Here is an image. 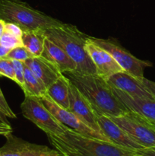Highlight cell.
<instances>
[{"label":"cell","mask_w":155,"mask_h":156,"mask_svg":"<svg viewBox=\"0 0 155 156\" xmlns=\"http://www.w3.org/2000/svg\"><path fill=\"white\" fill-rule=\"evenodd\" d=\"M63 74L88 99L97 114L117 117L129 111L115 97L107 81L98 75L76 71Z\"/></svg>","instance_id":"6da1fadb"},{"label":"cell","mask_w":155,"mask_h":156,"mask_svg":"<svg viewBox=\"0 0 155 156\" xmlns=\"http://www.w3.org/2000/svg\"><path fill=\"white\" fill-rule=\"evenodd\" d=\"M47 137L56 150L69 156H128L133 153V151L83 136L68 128L61 135Z\"/></svg>","instance_id":"7a4b0ae2"},{"label":"cell","mask_w":155,"mask_h":156,"mask_svg":"<svg viewBox=\"0 0 155 156\" xmlns=\"http://www.w3.org/2000/svg\"><path fill=\"white\" fill-rule=\"evenodd\" d=\"M44 30L47 37L61 47L75 62L76 72L83 74H97L95 66L84 48L89 37L75 26L63 22Z\"/></svg>","instance_id":"3957f363"},{"label":"cell","mask_w":155,"mask_h":156,"mask_svg":"<svg viewBox=\"0 0 155 156\" xmlns=\"http://www.w3.org/2000/svg\"><path fill=\"white\" fill-rule=\"evenodd\" d=\"M0 19L14 23L23 30L37 28L46 30L62 23L33 9L22 0H0Z\"/></svg>","instance_id":"277c9868"},{"label":"cell","mask_w":155,"mask_h":156,"mask_svg":"<svg viewBox=\"0 0 155 156\" xmlns=\"http://www.w3.org/2000/svg\"><path fill=\"white\" fill-rule=\"evenodd\" d=\"M21 109L23 116L46 135L59 136L68 129L51 114L38 98L25 96Z\"/></svg>","instance_id":"5b68a950"},{"label":"cell","mask_w":155,"mask_h":156,"mask_svg":"<svg viewBox=\"0 0 155 156\" xmlns=\"http://www.w3.org/2000/svg\"><path fill=\"white\" fill-rule=\"evenodd\" d=\"M109 118L143 148L155 146V126L137 113L129 111Z\"/></svg>","instance_id":"8992f818"},{"label":"cell","mask_w":155,"mask_h":156,"mask_svg":"<svg viewBox=\"0 0 155 156\" xmlns=\"http://www.w3.org/2000/svg\"><path fill=\"white\" fill-rule=\"evenodd\" d=\"M90 38L93 42L110 53L117 63L122 67L123 71L129 73L140 81H142L144 78V69L152 66L150 62L138 59L114 41L91 37H90Z\"/></svg>","instance_id":"52a82bcc"},{"label":"cell","mask_w":155,"mask_h":156,"mask_svg":"<svg viewBox=\"0 0 155 156\" xmlns=\"http://www.w3.org/2000/svg\"><path fill=\"white\" fill-rule=\"evenodd\" d=\"M40 99L44 105V106L51 112V114L60 123H62L64 126L68 127V129L75 131L83 136L112 143L106 136L100 133L97 131L94 130V129L88 126L81 120H80L74 113L70 111L68 109H65L59 106L47 94H45L43 97Z\"/></svg>","instance_id":"ba28073f"},{"label":"cell","mask_w":155,"mask_h":156,"mask_svg":"<svg viewBox=\"0 0 155 156\" xmlns=\"http://www.w3.org/2000/svg\"><path fill=\"white\" fill-rule=\"evenodd\" d=\"M5 137L6 143L0 148V156H51L59 152L46 146L30 143L12 134Z\"/></svg>","instance_id":"9c48e42d"},{"label":"cell","mask_w":155,"mask_h":156,"mask_svg":"<svg viewBox=\"0 0 155 156\" xmlns=\"http://www.w3.org/2000/svg\"><path fill=\"white\" fill-rule=\"evenodd\" d=\"M84 48L95 66L97 75L103 79L106 80L115 73L123 72L110 53L93 42L90 37L85 43Z\"/></svg>","instance_id":"30bf717a"},{"label":"cell","mask_w":155,"mask_h":156,"mask_svg":"<svg viewBox=\"0 0 155 156\" xmlns=\"http://www.w3.org/2000/svg\"><path fill=\"white\" fill-rule=\"evenodd\" d=\"M69 80V79H68ZM69 110L94 130L103 134L97 122V114L88 99L69 81ZM105 136V135H104Z\"/></svg>","instance_id":"8fae6325"},{"label":"cell","mask_w":155,"mask_h":156,"mask_svg":"<svg viewBox=\"0 0 155 156\" xmlns=\"http://www.w3.org/2000/svg\"><path fill=\"white\" fill-rule=\"evenodd\" d=\"M97 122L103 135L106 136L113 144L133 152L143 149L142 146L134 141L107 116L97 114Z\"/></svg>","instance_id":"7c38bea8"},{"label":"cell","mask_w":155,"mask_h":156,"mask_svg":"<svg viewBox=\"0 0 155 156\" xmlns=\"http://www.w3.org/2000/svg\"><path fill=\"white\" fill-rule=\"evenodd\" d=\"M111 88L115 97L128 111L137 113L155 126V100L132 97L114 87Z\"/></svg>","instance_id":"4fadbf2b"},{"label":"cell","mask_w":155,"mask_h":156,"mask_svg":"<svg viewBox=\"0 0 155 156\" xmlns=\"http://www.w3.org/2000/svg\"><path fill=\"white\" fill-rule=\"evenodd\" d=\"M106 81L111 86L132 97L155 100L147 91L141 81L126 72L115 73L106 79Z\"/></svg>","instance_id":"5bb4252c"},{"label":"cell","mask_w":155,"mask_h":156,"mask_svg":"<svg viewBox=\"0 0 155 156\" xmlns=\"http://www.w3.org/2000/svg\"><path fill=\"white\" fill-rule=\"evenodd\" d=\"M25 65L34 73L47 88L53 85L63 73L42 56H33L24 62Z\"/></svg>","instance_id":"9a60e30c"},{"label":"cell","mask_w":155,"mask_h":156,"mask_svg":"<svg viewBox=\"0 0 155 156\" xmlns=\"http://www.w3.org/2000/svg\"><path fill=\"white\" fill-rule=\"evenodd\" d=\"M41 56L56 66L62 73L74 72L77 66L71 58L46 37L44 43V49Z\"/></svg>","instance_id":"2e32d148"},{"label":"cell","mask_w":155,"mask_h":156,"mask_svg":"<svg viewBox=\"0 0 155 156\" xmlns=\"http://www.w3.org/2000/svg\"><path fill=\"white\" fill-rule=\"evenodd\" d=\"M46 94L59 106L69 109V80L64 74L47 88Z\"/></svg>","instance_id":"e0dca14e"},{"label":"cell","mask_w":155,"mask_h":156,"mask_svg":"<svg viewBox=\"0 0 155 156\" xmlns=\"http://www.w3.org/2000/svg\"><path fill=\"white\" fill-rule=\"evenodd\" d=\"M46 38L45 30L37 28L23 30V46L33 55V56H40L44 49V43Z\"/></svg>","instance_id":"ac0fdd59"},{"label":"cell","mask_w":155,"mask_h":156,"mask_svg":"<svg viewBox=\"0 0 155 156\" xmlns=\"http://www.w3.org/2000/svg\"><path fill=\"white\" fill-rule=\"evenodd\" d=\"M25 96H33L41 98L46 94V88L34 73L24 63V88Z\"/></svg>","instance_id":"d6986e66"},{"label":"cell","mask_w":155,"mask_h":156,"mask_svg":"<svg viewBox=\"0 0 155 156\" xmlns=\"http://www.w3.org/2000/svg\"><path fill=\"white\" fill-rule=\"evenodd\" d=\"M31 57H33V55L24 46H20L12 49L5 58L11 60H18L24 62Z\"/></svg>","instance_id":"ffe728a7"},{"label":"cell","mask_w":155,"mask_h":156,"mask_svg":"<svg viewBox=\"0 0 155 156\" xmlns=\"http://www.w3.org/2000/svg\"><path fill=\"white\" fill-rule=\"evenodd\" d=\"M0 76H5L11 80L16 82L13 64L11 59L2 58L0 59Z\"/></svg>","instance_id":"44dd1931"},{"label":"cell","mask_w":155,"mask_h":156,"mask_svg":"<svg viewBox=\"0 0 155 156\" xmlns=\"http://www.w3.org/2000/svg\"><path fill=\"white\" fill-rule=\"evenodd\" d=\"M0 44L5 47L12 49V50L15 47L23 46L21 38L15 36V35L12 34L5 31V30L4 31L1 39H0Z\"/></svg>","instance_id":"7402d4cb"},{"label":"cell","mask_w":155,"mask_h":156,"mask_svg":"<svg viewBox=\"0 0 155 156\" xmlns=\"http://www.w3.org/2000/svg\"><path fill=\"white\" fill-rule=\"evenodd\" d=\"M15 70L16 83L24 90V62L18 60H12Z\"/></svg>","instance_id":"603a6c76"},{"label":"cell","mask_w":155,"mask_h":156,"mask_svg":"<svg viewBox=\"0 0 155 156\" xmlns=\"http://www.w3.org/2000/svg\"><path fill=\"white\" fill-rule=\"evenodd\" d=\"M0 114L9 118H16V115L9 107L1 88H0Z\"/></svg>","instance_id":"cb8c5ba5"},{"label":"cell","mask_w":155,"mask_h":156,"mask_svg":"<svg viewBox=\"0 0 155 156\" xmlns=\"http://www.w3.org/2000/svg\"><path fill=\"white\" fill-rule=\"evenodd\" d=\"M5 30L9 32V33L15 35V36L18 37H22L23 30L19 26L14 24V23L5 22Z\"/></svg>","instance_id":"d4e9b609"},{"label":"cell","mask_w":155,"mask_h":156,"mask_svg":"<svg viewBox=\"0 0 155 156\" xmlns=\"http://www.w3.org/2000/svg\"><path fill=\"white\" fill-rule=\"evenodd\" d=\"M133 153L140 156H155V146L138 149L134 151Z\"/></svg>","instance_id":"484cf974"},{"label":"cell","mask_w":155,"mask_h":156,"mask_svg":"<svg viewBox=\"0 0 155 156\" xmlns=\"http://www.w3.org/2000/svg\"><path fill=\"white\" fill-rule=\"evenodd\" d=\"M142 84L144 85V86L145 87V88L147 89V91L151 94L153 97V98L155 99V82L153 81H150L149 79L144 78L143 80L141 81Z\"/></svg>","instance_id":"4316f807"},{"label":"cell","mask_w":155,"mask_h":156,"mask_svg":"<svg viewBox=\"0 0 155 156\" xmlns=\"http://www.w3.org/2000/svg\"><path fill=\"white\" fill-rule=\"evenodd\" d=\"M12 128L10 125L6 122L0 120V136H6L12 133Z\"/></svg>","instance_id":"83f0119b"},{"label":"cell","mask_w":155,"mask_h":156,"mask_svg":"<svg viewBox=\"0 0 155 156\" xmlns=\"http://www.w3.org/2000/svg\"><path fill=\"white\" fill-rule=\"evenodd\" d=\"M11 50H12V49L5 47V46L2 45V44H0V59L5 58Z\"/></svg>","instance_id":"f1b7e54d"},{"label":"cell","mask_w":155,"mask_h":156,"mask_svg":"<svg viewBox=\"0 0 155 156\" xmlns=\"http://www.w3.org/2000/svg\"><path fill=\"white\" fill-rule=\"evenodd\" d=\"M5 21L0 19V39H1L2 36L5 31Z\"/></svg>","instance_id":"f546056e"},{"label":"cell","mask_w":155,"mask_h":156,"mask_svg":"<svg viewBox=\"0 0 155 156\" xmlns=\"http://www.w3.org/2000/svg\"><path fill=\"white\" fill-rule=\"evenodd\" d=\"M51 156H69V155H66V154H65V153H62V152H59V153H58V154H56V155H51Z\"/></svg>","instance_id":"4dcf8cb0"},{"label":"cell","mask_w":155,"mask_h":156,"mask_svg":"<svg viewBox=\"0 0 155 156\" xmlns=\"http://www.w3.org/2000/svg\"><path fill=\"white\" fill-rule=\"evenodd\" d=\"M128 156H140V155H136V154H134V153H132V154H130V155H129Z\"/></svg>","instance_id":"1f68e13d"}]
</instances>
